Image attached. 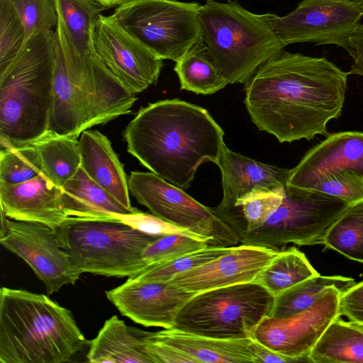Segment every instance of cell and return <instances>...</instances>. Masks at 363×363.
I'll return each mask as SVG.
<instances>
[{
  "instance_id": "1",
  "label": "cell",
  "mask_w": 363,
  "mask_h": 363,
  "mask_svg": "<svg viewBox=\"0 0 363 363\" xmlns=\"http://www.w3.org/2000/svg\"><path fill=\"white\" fill-rule=\"evenodd\" d=\"M348 72L325 57L283 50L245 83L252 123L279 143L327 136L328 123L342 111Z\"/></svg>"
},
{
  "instance_id": "2",
  "label": "cell",
  "mask_w": 363,
  "mask_h": 363,
  "mask_svg": "<svg viewBox=\"0 0 363 363\" xmlns=\"http://www.w3.org/2000/svg\"><path fill=\"white\" fill-rule=\"evenodd\" d=\"M123 136L141 164L184 190L202 164L217 165L225 145L223 130L208 110L179 99L141 107Z\"/></svg>"
},
{
  "instance_id": "3",
  "label": "cell",
  "mask_w": 363,
  "mask_h": 363,
  "mask_svg": "<svg viewBox=\"0 0 363 363\" xmlns=\"http://www.w3.org/2000/svg\"><path fill=\"white\" fill-rule=\"evenodd\" d=\"M88 342L71 311L48 296L1 288V363L69 362Z\"/></svg>"
},
{
  "instance_id": "4",
  "label": "cell",
  "mask_w": 363,
  "mask_h": 363,
  "mask_svg": "<svg viewBox=\"0 0 363 363\" xmlns=\"http://www.w3.org/2000/svg\"><path fill=\"white\" fill-rule=\"evenodd\" d=\"M55 50V32L37 30L0 73L1 149L33 145L48 132Z\"/></svg>"
},
{
  "instance_id": "5",
  "label": "cell",
  "mask_w": 363,
  "mask_h": 363,
  "mask_svg": "<svg viewBox=\"0 0 363 363\" xmlns=\"http://www.w3.org/2000/svg\"><path fill=\"white\" fill-rule=\"evenodd\" d=\"M199 17L206 54L228 84L246 83L286 46L267 13H253L236 1L207 0Z\"/></svg>"
},
{
  "instance_id": "6",
  "label": "cell",
  "mask_w": 363,
  "mask_h": 363,
  "mask_svg": "<svg viewBox=\"0 0 363 363\" xmlns=\"http://www.w3.org/2000/svg\"><path fill=\"white\" fill-rule=\"evenodd\" d=\"M136 100L99 59L91 67L67 66L56 36L49 133L78 138L94 125L130 113Z\"/></svg>"
},
{
  "instance_id": "7",
  "label": "cell",
  "mask_w": 363,
  "mask_h": 363,
  "mask_svg": "<svg viewBox=\"0 0 363 363\" xmlns=\"http://www.w3.org/2000/svg\"><path fill=\"white\" fill-rule=\"evenodd\" d=\"M62 248L82 273L133 277L147 264L145 249L158 237L143 233L121 220L69 217L55 230Z\"/></svg>"
},
{
  "instance_id": "8",
  "label": "cell",
  "mask_w": 363,
  "mask_h": 363,
  "mask_svg": "<svg viewBox=\"0 0 363 363\" xmlns=\"http://www.w3.org/2000/svg\"><path fill=\"white\" fill-rule=\"evenodd\" d=\"M274 299L255 281L199 292L183 306L171 329L218 339L252 338L259 323L269 316Z\"/></svg>"
},
{
  "instance_id": "9",
  "label": "cell",
  "mask_w": 363,
  "mask_h": 363,
  "mask_svg": "<svg viewBox=\"0 0 363 363\" xmlns=\"http://www.w3.org/2000/svg\"><path fill=\"white\" fill-rule=\"evenodd\" d=\"M200 8L197 2L130 0L112 16L157 58L177 62L201 41Z\"/></svg>"
},
{
  "instance_id": "10",
  "label": "cell",
  "mask_w": 363,
  "mask_h": 363,
  "mask_svg": "<svg viewBox=\"0 0 363 363\" xmlns=\"http://www.w3.org/2000/svg\"><path fill=\"white\" fill-rule=\"evenodd\" d=\"M350 205L318 191L286 187L277 209L261 227L247 232L240 244L277 252L289 243L323 245L330 226Z\"/></svg>"
},
{
  "instance_id": "11",
  "label": "cell",
  "mask_w": 363,
  "mask_h": 363,
  "mask_svg": "<svg viewBox=\"0 0 363 363\" xmlns=\"http://www.w3.org/2000/svg\"><path fill=\"white\" fill-rule=\"evenodd\" d=\"M129 192L154 216L206 238L209 246L228 247L240 244L238 235L211 209L152 172L133 171Z\"/></svg>"
},
{
  "instance_id": "12",
  "label": "cell",
  "mask_w": 363,
  "mask_h": 363,
  "mask_svg": "<svg viewBox=\"0 0 363 363\" xmlns=\"http://www.w3.org/2000/svg\"><path fill=\"white\" fill-rule=\"evenodd\" d=\"M267 15L286 46L309 42L345 50L350 33L363 16V5L358 0H302L286 16Z\"/></svg>"
},
{
  "instance_id": "13",
  "label": "cell",
  "mask_w": 363,
  "mask_h": 363,
  "mask_svg": "<svg viewBox=\"0 0 363 363\" xmlns=\"http://www.w3.org/2000/svg\"><path fill=\"white\" fill-rule=\"evenodd\" d=\"M1 245L30 266L48 295L75 284L82 274L60 246L55 230L42 223L9 220L1 211Z\"/></svg>"
},
{
  "instance_id": "14",
  "label": "cell",
  "mask_w": 363,
  "mask_h": 363,
  "mask_svg": "<svg viewBox=\"0 0 363 363\" xmlns=\"http://www.w3.org/2000/svg\"><path fill=\"white\" fill-rule=\"evenodd\" d=\"M342 291L328 288L306 310L285 318L265 317L252 338L297 362H309L308 354L331 322L340 315Z\"/></svg>"
},
{
  "instance_id": "15",
  "label": "cell",
  "mask_w": 363,
  "mask_h": 363,
  "mask_svg": "<svg viewBox=\"0 0 363 363\" xmlns=\"http://www.w3.org/2000/svg\"><path fill=\"white\" fill-rule=\"evenodd\" d=\"M93 45L106 69L132 94L157 84L163 60L130 35L112 15H99Z\"/></svg>"
},
{
  "instance_id": "16",
  "label": "cell",
  "mask_w": 363,
  "mask_h": 363,
  "mask_svg": "<svg viewBox=\"0 0 363 363\" xmlns=\"http://www.w3.org/2000/svg\"><path fill=\"white\" fill-rule=\"evenodd\" d=\"M121 315L145 327L173 328L183 306L196 294L170 281L129 279L105 291Z\"/></svg>"
},
{
  "instance_id": "17",
  "label": "cell",
  "mask_w": 363,
  "mask_h": 363,
  "mask_svg": "<svg viewBox=\"0 0 363 363\" xmlns=\"http://www.w3.org/2000/svg\"><path fill=\"white\" fill-rule=\"evenodd\" d=\"M278 252L240 244L215 259L175 275L169 281L195 294L254 281Z\"/></svg>"
},
{
  "instance_id": "18",
  "label": "cell",
  "mask_w": 363,
  "mask_h": 363,
  "mask_svg": "<svg viewBox=\"0 0 363 363\" xmlns=\"http://www.w3.org/2000/svg\"><path fill=\"white\" fill-rule=\"evenodd\" d=\"M341 170L363 176V132L328 134L290 169L286 187L309 189L320 177Z\"/></svg>"
},
{
  "instance_id": "19",
  "label": "cell",
  "mask_w": 363,
  "mask_h": 363,
  "mask_svg": "<svg viewBox=\"0 0 363 363\" xmlns=\"http://www.w3.org/2000/svg\"><path fill=\"white\" fill-rule=\"evenodd\" d=\"M221 172L223 198L211 211L223 221L231 213L238 200L257 189L286 188L290 169L251 159L224 145L217 164Z\"/></svg>"
},
{
  "instance_id": "20",
  "label": "cell",
  "mask_w": 363,
  "mask_h": 363,
  "mask_svg": "<svg viewBox=\"0 0 363 363\" xmlns=\"http://www.w3.org/2000/svg\"><path fill=\"white\" fill-rule=\"evenodd\" d=\"M1 211L15 220L35 222L54 230L69 217L64 210L61 187L43 172L25 182H0Z\"/></svg>"
},
{
  "instance_id": "21",
  "label": "cell",
  "mask_w": 363,
  "mask_h": 363,
  "mask_svg": "<svg viewBox=\"0 0 363 363\" xmlns=\"http://www.w3.org/2000/svg\"><path fill=\"white\" fill-rule=\"evenodd\" d=\"M57 24L55 34L65 62L92 67L98 60L93 45L96 21L106 8L98 0H54Z\"/></svg>"
},
{
  "instance_id": "22",
  "label": "cell",
  "mask_w": 363,
  "mask_h": 363,
  "mask_svg": "<svg viewBox=\"0 0 363 363\" xmlns=\"http://www.w3.org/2000/svg\"><path fill=\"white\" fill-rule=\"evenodd\" d=\"M81 167L118 202L133 210L123 164L110 140L97 130H86L79 139Z\"/></svg>"
},
{
  "instance_id": "23",
  "label": "cell",
  "mask_w": 363,
  "mask_h": 363,
  "mask_svg": "<svg viewBox=\"0 0 363 363\" xmlns=\"http://www.w3.org/2000/svg\"><path fill=\"white\" fill-rule=\"evenodd\" d=\"M155 333L129 326L114 315L107 319L86 354L91 363H152L145 347Z\"/></svg>"
},
{
  "instance_id": "24",
  "label": "cell",
  "mask_w": 363,
  "mask_h": 363,
  "mask_svg": "<svg viewBox=\"0 0 363 363\" xmlns=\"http://www.w3.org/2000/svg\"><path fill=\"white\" fill-rule=\"evenodd\" d=\"M152 340L182 350L197 363L255 362L252 338L218 339L164 329L155 332Z\"/></svg>"
},
{
  "instance_id": "25",
  "label": "cell",
  "mask_w": 363,
  "mask_h": 363,
  "mask_svg": "<svg viewBox=\"0 0 363 363\" xmlns=\"http://www.w3.org/2000/svg\"><path fill=\"white\" fill-rule=\"evenodd\" d=\"M61 190L62 206L68 217L113 220L116 219V214H129L138 210H130L122 205L93 180L82 167Z\"/></svg>"
},
{
  "instance_id": "26",
  "label": "cell",
  "mask_w": 363,
  "mask_h": 363,
  "mask_svg": "<svg viewBox=\"0 0 363 363\" xmlns=\"http://www.w3.org/2000/svg\"><path fill=\"white\" fill-rule=\"evenodd\" d=\"M314 363H363V325L333 320L308 354Z\"/></svg>"
},
{
  "instance_id": "27",
  "label": "cell",
  "mask_w": 363,
  "mask_h": 363,
  "mask_svg": "<svg viewBox=\"0 0 363 363\" xmlns=\"http://www.w3.org/2000/svg\"><path fill=\"white\" fill-rule=\"evenodd\" d=\"M34 145L40 156L43 172L59 187L73 177L81 167L77 138L48 132Z\"/></svg>"
},
{
  "instance_id": "28",
  "label": "cell",
  "mask_w": 363,
  "mask_h": 363,
  "mask_svg": "<svg viewBox=\"0 0 363 363\" xmlns=\"http://www.w3.org/2000/svg\"><path fill=\"white\" fill-rule=\"evenodd\" d=\"M318 274L305 254L293 246L279 251L254 281L276 296L298 283Z\"/></svg>"
},
{
  "instance_id": "29",
  "label": "cell",
  "mask_w": 363,
  "mask_h": 363,
  "mask_svg": "<svg viewBox=\"0 0 363 363\" xmlns=\"http://www.w3.org/2000/svg\"><path fill=\"white\" fill-rule=\"evenodd\" d=\"M355 281L340 275L310 277L274 296L269 316L285 318L301 313L311 307L330 286L342 292L353 286Z\"/></svg>"
},
{
  "instance_id": "30",
  "label": "cell",
  "mask_w": 363,
  "mask_h": 363,
  "mask_svg": "<svg viewBox=\"0 0 363 363\" xmlns=\"http://www.w3.org/2000/svg\"><path fill=\"white\" fill-rule=\"evenodd\" d=\"M174 71L181 89L197 94H213L228 84L208 57L202 40L176 62Z\"/></svg>"
},
{
  "instance_id": "31",
  "label": "cell",
  "mask_w": 363,
  "mask_h": 363,
  "mask_svg": "<svg viewBox=\"0 0 363 363\" xmlns=\"http://www.w3.org/2000/svg\"><path fill=\"white\" fill-rule=\"evenodd\" d=\"M286 188L257 189L239 199L231 213L223 220L240 239L261 227L281 203Z\"/></svg>"
},
{
  "instance_id": "32",
  "label": "cell",
  "mask_w": 363,
  "mask_h": 363,
  "mask_svg": "<svg viewBox=\"0 0 363 363\" xmlns=\"http://www.w3.org/2000/svg\"><path fill=\"white\" fill-rule=\"evenodd\" d=\"M323 245L363 264V201L351 204L333 223Z\"/></svg>"
},
{
  "instance_id": "33",
  "label": "cell",
  "mask_w": 363,
  "mask_h": 363,
  "mask_svg": "<svg viewBox=\"0 0 363 363\" xmlns=\"http://www.w3.org/2000/svg\"><path fill=\"white\" fill-rule=\"evenodd\" d=\"M43 172L39 152L34 144L0 152V182L15 184L30 180Z\"/></svg>"
},
{
  "instance_id": "34",
  "label": "cell",
  "mask_w": 363,
  "mask_h": 363,
  "mask_svg": "<svg viewBox=\"0 0 363 363\" xmlns=\"http://www.w3.org/2000/svg\"><path fill=\"white\" fill-rule=\"evenodd\" d=\"M231 247H206L173 259L147 266L138 275L129 279L143 281H169L175 275L208 262L227 252Z\"/></svg>"
},
{
  "instance_id": "35",
  "label": "cell",
  "mask_w": 363,
  "mask_h": 363,
  "mask_svg": "<svg viewBox=\"0 0 363 363\" xmlns=\"http://www.w3.org/2000/svg\"><path fill=\"white\" fill-rule=\"evenodd\" d=\"M26 41L23 23L9 0H0V73L16 57Z\"/></svg>"
},
{
  "instance_id": "36",
  "label": "cell",
  "mask_w": 363,
  "mask_h": 363,
  "mask_svg": "<svg viewBox=\"0 0 363 363\" xmlns=\"http://www.w3.org/2000/svg\"><path fill=\"white\" fill-rule=\"evenodd\" d=\"M202 238L183 234H168L158 237L144 250L143 257L147 266L164 262L186 253L208 247Z\"/></svg>"
},
{
  "instance_id": "37",
  "label": "cell",
  "mask_w": 363,
  "mask_h": 363,
  "mask_svg": "<svg viewBox=\"0 0 363 363\" xmlns=\"http://www.w3.org/2000/svg\"><path fill=\"white\" fill-rule=\"evenodd\" d=\"M309 189L352 204L363 201V176L347 170L331 172L320 177Z\"/></svg>"
},
{
  "instance_id": "38",
  "label": "cell",
  "mask_w": 363,
  "mask_h": 363,
  "mask_svg": "<svg viewBox=\"0 0 363 363\" xmlns=\"http://www.w3.org/2000/svg\"><path fill=\"white\" fill-rule=\"evenodd\" d=\"M25 28L26 40L35 31L52 30L57 24L54 0H9Z\"/></svg>"
},
{
  "instance_id": "39",
  "label": "cell",
  "mask_w": 363,
  "mask_h": 363,
  "mask_svg": "<svg viewBox=\"0 0 363 363\" xmlns=\"http://www.w3.org/2000/svg\"><path fill=\"white\" fill-rule=\"evenodd\" d=\"M115 217L137 230L152 235L162 236L177 233L206 239L168 223L153 214L145 213L138 209L129 214H116Z\"/></svg>"
},
{
  "instance_id": "40",
  "label": "cell",
  "mask_w": 363,
  "mask_h": 363,
  "mask_svg": "<svg viewBox=\"0 0 363 363\" xmlns=\"http://www.w3.org/2000/svg\"><path fill=\"white\" fill-rule=\"evenodd\" d=\"M339 311L354 323L363 325V281L342 292L340 296Z\"/></svg>"
},
{
  "instance_id": "41",
  "label": "cell",
  "mask_w": 363,
  "mask_h": 363,
  "mask_svg": "<svg viewBox=\"0 0 363 363\" xmlns=\"http://www.w3.org/2000/svg\"><path fill=\"white\" fill-rule=\"evenodd\" d=\"M145 352L152 363H197L182 350L156 340L145 347Z\"/></svg>"
},
{
  "instance_id": "42",
  "label": "cell",
  "mask_w": 363,
  "mask_h": 363,
  "mask_svg": "<svg viewBox=\"0 0 363 363\" xmlns=\"http://www.w3.org/2000/svg\"><path fill=\"white\" fill-rule=\"evenodd\" d=\"M345 50L353 59L349 74L363 76V24L358 23L350 33Z\"/></svg>"
},
{
  "instance_id": "43",
  "label": "cell",
  "mask_w": 363,
  "mask_h": 363,
  "mask_svg": "<svg viewBox=\"0 0 363 363\" xmlns=\"http://www.w3.org/2000/svg\"><path fill=\"white\" fill-rule=\"evenodd\" d=\"M253 341L255 362H297L292 358L272 350L254 339Z\"/></svg>"
},
{
  "instance_id": "44",
  "label": "cell",
  "mask_w": 363,
  "mask_h": 363,
  "mask_svg": "<svg viewBox=\"0 0 363 363\" xmlns=\"http://www.w3.org/2000/svg\"><path fill=\"white\" fill-rule=\"evenodd\" d=\"M102 5L106 9L111 8L115 6H120L130 0H98Z\"/></svg>"
},
{
  "instance_id": "45",
  "label": "cell",
  "mask_w": 363,
  "mask_h": 363,
  "mask_svg": "<svg viewBox=\"0 0 363 363\" xmlns=\"http://www.w3.org/2000/svg\"><path fill=\"white\" fill-rule=\"evenodd\" d=\"M358 1H359L363 5V0H358Z\"/></svg>"
}]
</instances>
